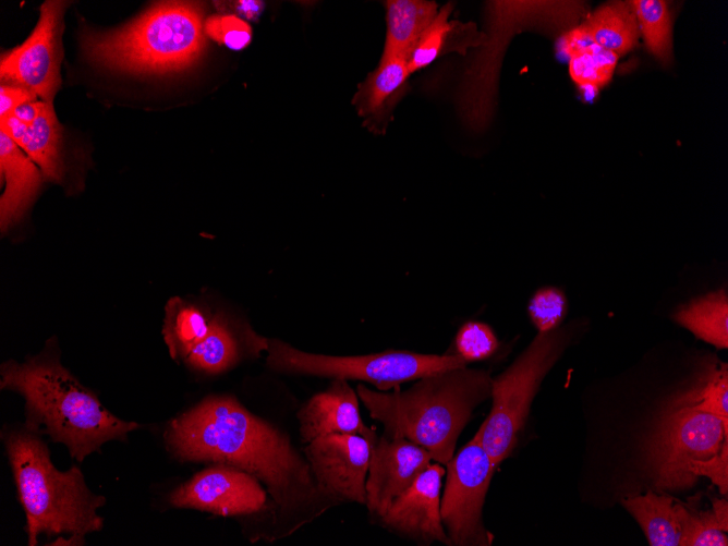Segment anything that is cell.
Segmentation results:
<instances>
[{"mask_svg": "<svg viewBox=\"0 0 728 546\" xmlns=\"http://www.w3.org/2000/svg\"><path fill=\"white\" fill-rule=\"evenodd\" d=\"M44 104L45 101L43 100L41 101L33 100L25 102L15 109L13 116L29 126L39 116L44 107Z\"/></svg>", "mask_w": 728, "mask_h": 546, "instance_id": "74e56055", "label": "cell"}, {"mask_svg": "<svg viewBox=\"0 0 728 546\" xmlns=\"http://www.w3.org/2000/svg\"><path fill=\"white\" fill-rule=\"evenodd\" d=\"M0 171L5 182L0 198V226L5 232L23 218L37 196L44 177L26 153L1 131Z\"/></svg>", "mask_w": 728, "mask_h": 546, "instance_id": "e0dca14e", "label": "cell"}, {"mask_svg": "<svg viewBox=\"0 0 728 546\" xmlns=\"http://www.w3.org/2000/svg\"><path fill=\"white\" fill-rule=\"evenodd\" d=\"M728 373L727 365L711 372L696 389L689 391L679 400L695 410L712 414L728 424Z\"/></svg>", "mask_w": 728, "mask_h": 546, "instance_id": "f1b7e54d", "label": "cell"}, {"mask_svg": "<svg viewBox=\"0 0 728 546\" xmlns=\"http://www.w3.org/2000/svg\"><path fill=\"white\" fill-rule=\"evenodd\" d=\"M727 439V423L677 400L665 415L650 450L657 487L692 485L690 462L718 453Z\"/></svg>", "mask_w": 728, "mask_h": 546, "instance_id": "9c48e42d", "label": "cell"}, {"mask_svg": "<svg viewBox=\"0 0 728 546\" xmlns=\"http://www.w3.org/2000/svg\"><path fill=\"white\" fill-rule=\"evenodd\" d=\"M204 32L209 38L233 49L241 50L252 40V28L234 14H215L206 19Z\"/></svg>", "mask_w": 728, "mask_h": 546, "instance_id": "d6a6232c", "label": "cell"}, {"mask_svg": "<svg viewBox=\"0 0 728 546\" xmlns=\"http://www.w3.org/2000/svg\"><path fill=\"white\" fill-rule=\"evenodd\" d=\"M442 464L430 463L379 519L392 532L414 541L450 545L440 514Z\"/></svg>", "mask_w": 728, "mask_h": 546, "instance_id": "9a60e30c", "label": "cell"}, {"mask_svg": "<svg viewBox=\"0 0 728 546\" xmlns=\"http://www.w3.org/2000/svg\"><path fill=\"white\" fill-rule=\"evenodd\" d=\"M638 20L639 29L650 53L662 64L672 59V20L669 4L664 0L629 1Z\"/></svg>", "mask_w": 728, "mask_h": 546, "instance_id": "484cf974", "label": "cell"}, {"mask_svg": "<svg viewBox=\"0 0 728 546\" xmlns=\"http://www.w3.org/2000/svg\"><path fill=\"white\" fill-rule=\"evenodd\" d=\"M169 502L175 508L232 517L257 513L269 501L266 488L255 476L215 463L172 490Z\"/></svg>", "mask_w": 728, "mask_h": 546, "instance_id": "4fadbf2b", "label": "cell"}, {"mask_svg": "<svg viewBox=\"0 0 728 546\" xmlns=\"http://www.w3.org/2000/svg\"><path fill=\"white\" fill-rule=\"evenodd\" d=\"M498 341L492 328L480 321H468L456 336V354L465 362L482 361L497 349Z\"/></svg>", "mask_w": 728, "mask_h": 546, "instance_id": "1f68e13d", "label": "cell"}, {"mask_svg": "<svg viewBox=\"0 0 728 546\" xmlns=\"http://www.w3.org/2000/svg\"><path fill=\"white\" fill-rule=\"evenodd\" d=\"M203 15L197 2H158L121 28L83 31L82 47L87 58L110 69L154 74L180 71L204 50Z\"/></svg>", "mask_w": 728, "mask_h": 546, "instance_id": "5b68a950", "label": "cell"}, {"mask_svg": "<svg viewBox=\"0 0 728 546\" xmlns=\"http://www.w3.org/2000/svg\"><path fill=\"white\" fill-rule=\"evenodd\" d=\"M246 331L240 332L225 314L216 313L208 333L184 363L197 372L216 375L234 366L245 352L244 348H253L257 352L266 351L268 339L255 332L242 339Z\"/></svg>", "mask_w": 728, "mask_h": 546, "instance_id": "ac0fdd59", "label": "cell"}, {"mask_svg": "<svg viewBox=\"0 0 728 546\" xmlns=\"http://www.w3.org/2000/svg\"><path fill=\"white\" fill-rule=\"evenodd\" d=\"M489 373L465 366L424 376L407 390L359 385L356 393L385 435L405 438L446 465L473 411L492 395Z\"/></svg>", "mask_w": 728, "mask_h": 546, "instance_id": "3957f363", "label": "cell"}, {"mask_svg": "<svg viewBox=\"0 0 728 546\" xmlns=\"http://www.w3.org/2000/svg\"><path fill=\"white\" fill-rule=\"evenodd\" d=\"M2 439L25 511L29 546L37 545L40 534L84 538L102 529L97 510L106 499L88 488L78 466L59 471L39 434L24 426L4 432Z\"/></svg>", "mask_w": 728, "mask_h": 546, "instance_id": "277c9868", "label": "cell"}, {"mask_svg": "<svg viewBox=\"0 0 728 546\" xmlns=\"http://www.w3.org/2000/svg\"><path fill=\"white\" fill-rule=\"evenodd\" d=\"M688 471L693 482L699 475H705L718 486L721 494L727 495L728 441L724 444L718 453L704 460L690 462Z\"/></svg>", "mask_w": 728, "mask_h": 546, "instance_id": "836d02e7", "label": "cell"}, {"mask_svg": "<svg viewBox=\"0 0 728 546\" xmlns=\"http://www.w3.org/2000/svg\"><path fill=\"white\" fill-rule=\"evenodd\" d=\"M593 44L595 43L582 25L565 32L560 39V48L568 57H571Z\"/></svg>", "mask_w": 728, "mask_h": 546, "instance_id": "d590c367", "label": "cell"}, {"mask_svg": "<svg viewBox=\"0 0 728 546\" xmlns=\"http://www.w3.org/2000/svg\"><path fill=\"white\" fill-rule=\"evenodd\" d=\"M432 461L426 449L405 438L385 434L377 438L365 484L368 512L380 519Z\"/></svg>", "mask_w": 728, "mask_h": 546, "instance_id": "5bb4252c", "label": "cell"}, {"mask_svg": "<svg viewBox=\"0 0 728 546\" xmlns=\"http://www.w3.org/2000/svg\"><path fill=\"white\" fill-rule=\"evenodd\" d=\"M674 319L697 338L718 349L728 347V296L718 290L679 307Z\"/></svg>", "mask_w": 728, "mask_h": 546, "instance_id": "7402d4cb", "label": "cell"}, {"mask_svg": "<svg viewBox=\"0 0 728 546\" xmlns=\"http://www.w3.org/2000/svg\"><path fill=\"white\" fill-rule=\"evenodd\" d=\"M375 441L357 434H330L306 444L303 454L321 492L337 503L365 505Z\"/></svg>", "mask_w": 728, "mask_h": 546, "instance_id": "7c38bea8", "label": "cell"}, {"mask_svg": "<svg viewBox=\"0 0 728 546\" xmlns=\"http://www.w3.org/2000/svg\"><path fill=\"white\" fill-rule=\"evenodd\" d=\"M28 125L20 121L13 114L0 119V131L5 133L22 149L28 137Z\"/></svg>", "mask_w": 728, "mask_h": 546, "instance_id": "8d00e7d4", "label": "cell"}, {"mask_svg": "<svg viewBox=\"0 0 728 546\" xmlns=\"http://www.w3.org/2000/svg\"><path fill=\"white\" fill-rule=\"evenodd\" d=\"M715 518L717 519L721 530L727 532L728 530V503L726 499H716L713 502L712 508Z\"/></svg>", "mask_w": 728, "mask_h": 546, "instance_id": "f35d334b", "label": "cell"}, {"mask_svg": "<svg viewBox=\"0 0 728 546\" xmlns=\"http://www.w3.org/2000/svg\"><path fill=\"white\" fill-rule=\"evenodd\" d=\"M622 505L639 522L650 545H679L680 526L671 497L648 492L624 499Z\"/></svg>", "mask_w": 728, "mask_h": 546, "instance_id": "cb8c5ba5", "label": "cell"}, {"mask_svg": "<svg viewBox=\"0 0 728 546\" xmlns=\"http://www.w3.org/2000/svg\"><path fill=\"white\" fill-rule=\"evenodd\" d=\"M301 440L306 445L330 434H357L376 440L374 429L360 415L359 396L344 379L310 398L298 412Z\"/></svg>", "mask_w": 728, "mask_h": 546, "instance_id": "2e32d148", "label": "cell"}, {"mask_svg": "<svg viewBox=\"0 0 728 546\" xmlns=\"http://www.w3.org/2000/svg\"><path fill=\"white\" fill-rule=\"evenodd\" d=\"M387 36L381 57L409 60L417 41L437 14L433 1L391 0L386 2Z\"/></svg>", "mask_w": 728, "mask_h": 546, "instance_id": "ffe728a7", "label": "cell"}, {"mask_svg": "<svg viewBox=\"0 0 728 546\" xmlns=\"http://www.w3.org/2000/svg\"><path fill=\"white\" fill-rule=\"evenodd\" d=\"M446 466L440 514L450 545H489L493 535L484 526L482 511L497 466L475 436Z\"/></svg>", "mask_w": 728, "mask_h": 546, "instance_id": "30bf717a", "label": "cell"}, {"mask_svg": "<svg viewBox=\"0 0 728 546\" xmlns=\"http://www.w3.org/2000/svg\"><path fill=\"white\" fill-rule=\"evenodd\" d=\"M681 546H727L728 538L713 510L696 512L676 503Z\"/></svg>", "mask_w": 728, "mask_h": 546, "instance_id": "83f0119b", "label": "cell"}, {"mask_svg": "<svg viewBox=\"0 0 728 546\" xmlns=\"http://www.w3.org/2000/svg\"><path fill=\"white\" fill-rule=\"evenodd\" d=\"M66 7V1L57 0L41 4L38 23L28 38L1 56V83L22 86L52 104L61 83V33Z\"/></svg>", "mask_w": 728, "mask_h": 546, "instance_id": "8fae6325", "label": "cell"}, {"mask_svg": "<svg viewBox=\"0 0 728 546\" xmlns=\"http://www.w3.org/2000/svg\"><path fill=\"white\" fill-rule=\"evenodd\" d=\"M567 308L566 294L556 287L538 289L527 305L530 319L538 332H547L560 327Z\"/></svg>", "mask_w": 728, "mask_h": 546, "instance_id": "4dcf8cb0", "label": "cell"}, {"mask_svg": "<svg viewBox=\"0 0 728 546\" xmlns=\"http://www.w3.org/2000/svg\"><path fill=\"white\" fill-rule=\"evenodd\" d=\"M569 58V72L573 82L581 88L592 90H597L610 81L618 61L616 53L597 44Z\"/></svg>", "mask_w": 728, "mask_h": 546, "instance_id": "4316f807", "label": "cell"}, {"mask_svg": "<svg viewBox=\"0 0 728 546\" xmlns=\"http://www.w3.org/2000/svg\"><path fill=\"white\" fill-rule=\"evenodd\" d=\"M163 437L180 461L220 463L252 474L282 514L303 512L311 521L338 505L318 487L289 436L234 397H206L169 422Z\"/></svg>", "mask_w": 728, "mask_h": 546, "instance_id": "6da1fadb", "label": "cell"}, {"mask_svg": "<svg viewBox=\"0 0 728 546\" xmlns=\"http://www.w3.org/2000/svg\"><path fill=\"white\" fill-rule=\"evenodd\" d=\"M267 366L276 372L332 379L362 380L380 390L424 376L468 365L460 355L385 351L364 355L333 356L301 351L279 339L267 340Z\"/></svg>", "mask_w": 728, "mask_h": 546, "instance_id": "ba28073f", "label": "cell"}, {"mask_svg": "<svg viewBox=\"0 0 728 546\" xmlns=\"http://www.w3.org/2000/svg\"><path fill=\"white\" fill-rule=\"evenodd\" d=\"M1 389L20 393L25 401L24 427L63 444L82 462L111 440H126L142 427L109 412L49 352L25 362L7 361L0 368Z\"/></svg>", "mask_w": 728, "mask_h": 546, "instance_id": "7a4b0ae2", "label": "cell"}, {"mask_svg": "<svg viewBox=\"0 0 728 546\" xmlns=\"http://www.w3.org/2000/svg\"><path fill=\"white\" fill-rule=\"evenodd\" d=\"M451 10V3L444 5L421 36L408 60L410 73L429 65L440 54L453 28V24L449 22Z\"/></svg>", "mask_w": 728, "mask_h": 546, "instance_id": "f546056e", "label": "cell"}, {"mask_svg": "<svg viewBox=\"0 0 728 546\" xmlns=\"http://www.w3.org/2000/svg\"><path fill=\"white\" fill-rule=\"evenodd\" d=\"M586 4L581 1H493L488 2L490 40L480 59H475L471 88L466 90L465 120L474 130L484 129L494 113L496 81L502 59V47L509 37L526 27L567 32L586 16ZM488 38V37H487Z\"/></svg>", "mask_w": 728, "mask_h": 546, "instance_id": "52a82bcc", "label": "cell"}, {"mask_svg": "<svg viewBox=\"0 0 728 546\" xmlns=\"http://www.w3.org/2000/svg\"><path fill=\"white\" fill-rule=\"evenodd\" d=\"M574 325L538 332L525 350L492 380V409L474 435L497 466L515 448L531 403L549 369L574 335Z\"/></svg>", "mask_w": 728, "mask_h": 546, "instance_id": "8992f818", "label": "cell"}, {"mask_svg": "<svg viewBox=\"0 0 728 546\" xmlns=\"http://www.w3.org/2000/svg\"><path fill=\"white\" fill-rule=\"evenodd\" d=\"M215 314L198 303L172 298L165 307L162 337L170 356L183 361L208 333Z\"/></svg>", "mask_w": 728, "mask_h": 546, "instance_id": "d6986e66", "label": "cell"}, {"mask_svg": "<svg viewBox=\"0 0 728 546\" xmlns=\"http://www.w3.org/2000/svg\"><path fill=\"white\" fill-rule=\"evenodd\" d=\"M61 137L52 104L45 101L39 116L29 125L23 150L38 166L44 179L56 183L62 182L65 172Z\"/></svg>", "mask_w": 728, "mask_h": 546, "instance_id": "603a6c76", "label": "cell"}, {"mask_svg": "<svg viewBox=\"0 0 728 546\" xmlns=\"http://www.w3.org/2000/svg\"><path fill=\"white\" fill-rule=\"evenodd\" d=\"M598 46L618 57L635 48L640 29L629 1H612L587 13L581 24Z\"/></svg>", "mask_w": 728, "mask_h": 546, "instance_id": "44dd1931", "label": "cell"}, {"mask_svg": "<svg viewBox=\"0 0 728 546\" xmlns=\"http://www.w3.org/2000/svg\"><path fill=\"white\" fill-rule=\"evenodd\" d=\"M410 74L408 59L381 57L378 68L367 76L354 97L359 112L364 117L380 114L402 89Z\"/></svg>", "mask_w": 728, "mask_h": 546, "instance_id": "d4e9b609", "label": "cell"}, {"mask_svg": "<svg viewBox=\"0 0 728 546\" xmlns=\"http://www.w3.org/2000/svg\"><path fill=\"white\" fill-rule=\"evenodd\" d=\"M37 96L31 90L14 84L1 83L0 87V119L7 118L21 105L36 100Z\"/></svg>", "mask_w": 728, "mask_h": 546, "instance_id": "e575fe53", "label": "cell"}]
</instances>
